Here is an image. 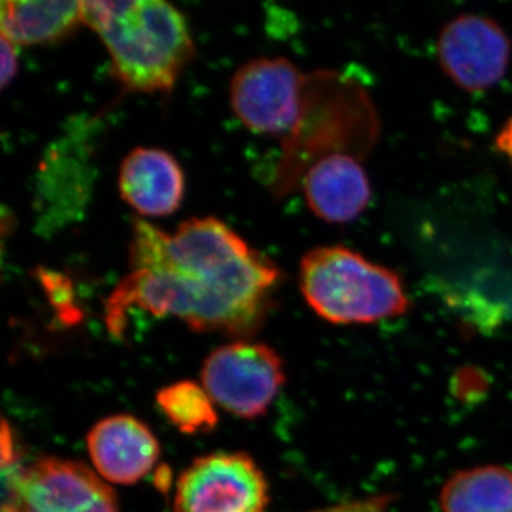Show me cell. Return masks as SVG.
<instances>
[{
	"mask_svg": "<svg viewBox=\"0 0 512 512\" xmlns=\"http://www.w3.org/2000/svg\"><path fill=\"white\" fill-rule=\"evenodd\" d=\"M281 281L274 261L214 217L190 218L173 234L134 221L128 272L106 302L120 338L133 311L183 320L198 332L249 338L261 328Z\"/></svg>",
	"mask_w": 512,
	"mask_h": 512,
	"instance_id": "6da1fadb",
	"label": "cell"
},
{
	"mask_svg": "<svg viewBox=\"0 0 512 512\" xmlns=\"http://www.w3.org/2000/svg\"><path fill=\"white\" fill-rule=\"evenodd\" d=\"M83 13L127 92H170L194 56L187 19L164 0H92Z\"/></svg>",
	"mask_w": 512,
	"mask_h": 512,
	"instance_id": "7a4b0ae2",
	"label": "cell"
},
{
	"mask_svg": "<svg viewBox=\"0 0 512 512\" xmlns=\"http://www.w3.org/2000/svg\"><path fill=\"white\" fill-rule=\"evenodd\" d=\"M306 303L335 325L376 323L409 311L402 278L342 245L313 248L299 265Z\"/></svg>",
	"mask_w": 512,
	"mask_h": 512,
	"instance_id": "3957f363",
	"label": "cell"
},
{
	"mask_svg": "<svg viewBox=\"0 0 512 512\" xmlns=\"http://www.w3.org/2000/svg\"><path fill=\"white\" fill-rule=\"evenodd\" d=\"M308 79L285 57L249 60L232 76L229 100L248 130L286 136L301 127Z\"/></svg>",
	"mask_w": 512,
	"mask_h": 512,
	"instance_id": "277c9868",
	"label": "cell"
},
{
	"mask_svg": "<svg viewBox=\"0 0 512 512\" xmlns=\"http://www.w3.org/2000/svg\"><path fill=\"white\" fill-rule=\"evenodd\" d=\"M281 357L264 343L237 340L205 359L201 386L225 412L255 419L269 409L284 386Z\"/></svg>",
	"mask_w": 512,
	"mask_h": 512,
	"instance_id": "5b68a950",
	"label": "cell"
},
{
	"mask_svg": "<svg viewBox=\"0 0 512 512\" xmlns=\"http://www.w3.org/2000/svg\"><path fill=\"white\" fill-rule=\"evenodd\" d=\"M268 501V483L252 457L214 453L178 478L174 512H264Z\"/></svg>",
	"mask_w": 512,
	"mask_h": 512,
	"instance_id": "8992f818",
	"label": "cell"
},
{
	"mask_svg": "<svg viewBox=\"0 0 512 512\" xmlns=\"http://www.w3.org/2000/svg\"><path fill=\"white\" fill-rule=\"evenodd\" d=\"M510 36L494 19L466 13L444 25L437 39L443 72L468 93L493 89L511 62Z\"/></svg>",
	"mask_w": 512,
	"mask_h": 512,
	"instance_id": "52a82bcc",
	"label": "cell"
},
{
	"mask_svg": "<svg viewBox=\"0 0 512 512\" xmlns=\"http://www.w3.org/2000/svg\"><path fill=\"white\" fill-rule=\"evenodd\" d=\"M2 512H120L109 485L83 464L42 458L23 470Z\"/></svg>",
	"mask_w": 512,
	"mask_h": 512,
	"instance_id": "ba28073f",
	"label": "cell"
},
{
	"mask_svg": "<svg viewBox=\"0 0 512 512\" xmlns=\"http://www.w3.org/2000/svg\"><path fill=\"white\" fill-rule=\"evenodd\" d=\"M87 450L97 474L110 483L128 485L147 476L158 458L160 444L143 421L127 414L94 424Z\"/></svg>",
	"mask_w": 512,
	"mask_h": 512,
	"instance_id": "9c48e42d",
	"label": "cell"
},
{
	"mask_svg": "<svg viewBox=\"0 0 512 512\" xmlns=\"http://www.w3.org/2000/svg\"><path fill=\"white\" fill-rule=\"evenodd\" d=\"M119 190L140 217H168L184 200V171L167 151L137 147L120 165Z\"/></svg>",
	"mask_w": 512,
	"mask_h": 512,
	"instance_id": "30bf717a",
	"label": "cell"
},
{
	"mask_svg": "<svg viewBox=\"0 0 512 512\" xmlns=\"http://www.w3.org/2000/svg\"><path fill=\"white\" fill-rule=\"evenodd\" d=\"M302 185L309 210L329 224L355 221L372 198L366 171L349 154L332 153L315 161Z\"/></svg>",
	"mask_w": 512,
	"mask_h": 512,
	"instance_id": "8fae6325",
	"label": "cell"
},
{
	"mask_svg": "<svg viewBox=\"0 0 512 512\" xmlns=\"http://www.w3.org/2000/svg\"><path fill=\"white\" fill-rule=\"evenodd\" d=\"M84 23L83 2L9 0L0 5L2 36L15 46L59 42Z\"/></svg>",
	"mask_w": 512,
	"mask_h": 512,
	"instance_id": "7c38bea8",
	"label": "cell"
},
{
	"mask_svg": "<svg viewBox=\"0 0 512 512\" xmlns=\"http://www.w3.org/2000/svg\"><path fill=\"white\" fill-rule=\"evenodd\" d=\"M443 512H512V471L485 466L458 471L440 494Z\"/></svg>",
	"mask_w": 512,
	"mask_h": 512,
	"instance_id": "4fadbf2b",
	"label": "cell"
},
{
	"mask_svg": "<svg viewBox=\"0 0 512 512\" xmlns=\"http://www.w3.org/2000/svg\"><path fill=\"white\" fill-rule=\"evenodd\" d=\"M157 403L167 419L183 433H204L217 426L215 403L200 384L178 382L164 387L157 394Z\"/></svg>",
	"mask_w": 512,
	"mask_h": 512,
	"instance_id": "5bb4252c",
	"label": "cell"
},
{
	"mask_svg": "<svg viewBox=\"0 0 512 512\" xmlns=\"http://www.w3.org/2000/svg\"><path fill=\"white\" fill-rule=\"evenodd\" d=\"M390 503L389 497H375L355 503L333 505L315 512H384Z\"/></svg>",
	"mask_w": 512,
	"mask_h": 512,
	"instance_id": "9a60e30c",
	"label": "cell"
},
{
	"mask_svg": "<svg viewBox=\"0 0 512 512\" xmlns=\"http://www.w3.org/2000/svg\"><path fill=\"white\" fill-rule=\"evenodd\" d=\"M18 72V55H16V46L2 36V86H8L10 80Z\"/></svg>",
	"mask_w": 512,
	"mask_h": 512,
	"instance_id": "2e32d148",
	"label": "cell"
},
{
	"mask_svg": "<svg viewBox=\"0 0 512 512\" xmlns=\"http://www.w3.org/2000/svg\"><path fill=\"white\" fill-rule=\"evenodd\" d=\"M495 150L501 153V156L507 158L512 167V116L508 117V120L498 131L497 137H495Z\"/></svg>",
	"mask_w": 512,
	"mask_h": 512,
	"instance_id": "e0dca14e",
	"label": "cell"
}]
</instances>
